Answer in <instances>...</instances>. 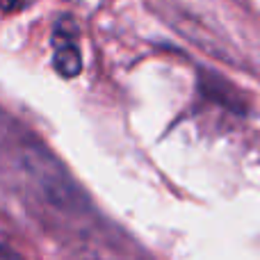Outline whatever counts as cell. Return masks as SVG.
<instances>
[{
  "label": "cell",
  "mask_w": 260,
  "mask_h": 260,
  "mask_svg": "<svg viewBox=\"0 0 260 260\" xmlns=\"http://www.w3.org/2000/svg\"><path fill=\"white\" fill-rule=\"evenodd\" d=\"M53 67L64 78H76L82 71L78 27L71 18H59L53 27Z\"/></svg>",
  "instance_id": "1"
},
{
  "label": "cell",
  "mask_w": 260,
  "mask_h": 260,
  "mask_svg": "<svg viewBox=\"0 0 260 260\" xmlns=\"http://www.w3.org/2000/svg\"><path fill=\"white\" fill-rule=\"evenodd\" d=\"M0 260H18V258H14V256H0Z\"/></svg>",
  "instance_id": "2"
}]
</instances>
